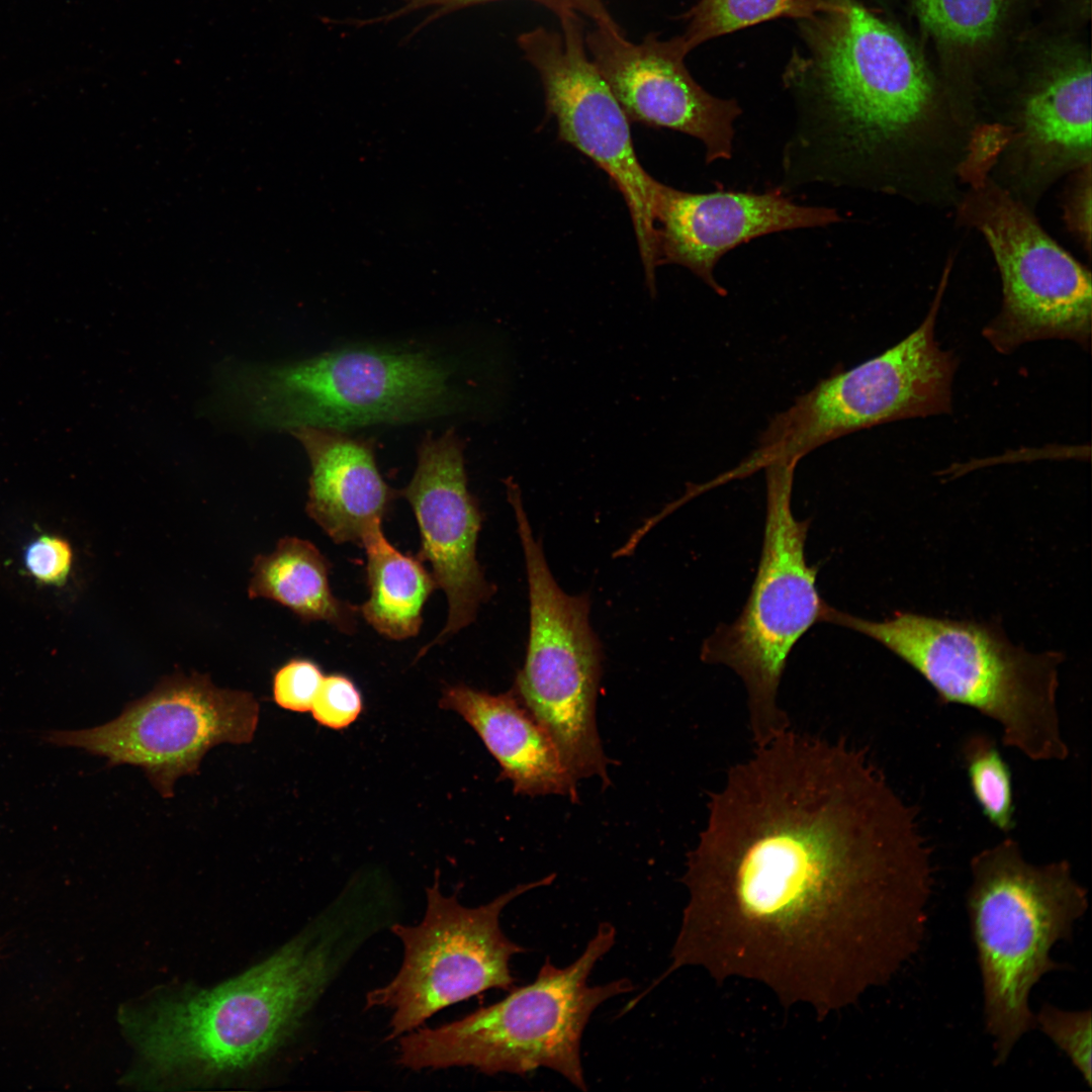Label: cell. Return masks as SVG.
Returning a JSON list of instances; mask_svg holds the SVG:
<instances>
[{
	"mask_svg": "<svg viewBox=\"0 0 1092 1092\" xmlns=\"http://www.w3.org/2000/svg\"><path fill=\"white\" fill-rule=\"evenodd\" d=\"M707 809L658 981L696 967L825 1016L922 946L931 848L915 807L863 748L789 728L732 765Z\"/></svg>",
	"mask_w": 1092,
	"mask_h": 1092,
	"instance_id": "obj_1",
	"label": "cell"
},
{
	"mask_svg": "<svg viewBox=\"0 0 1092 1092\" xmlns=\"http://www.w3.org/2000/svg\"><path fill=\"white\" fill-rule=\"evenodd\" d=\"M384 900L349 883L272 956L213 989L160 998L126 1026L154 1075L213 1079L278 1052L358 951L389 928Z\"/></svg>",
	"mask_w": 1092,
	"mask_h": 1092,
	"instance_id": "obj_2",
	"label": "cell"
},
{
	"mask_svg": "<svg viewBox=\"0 0 1092 1092\" xmlns=\"http://www.w3.org/2000/svg\"><path fill=\"white\" fill-rule=\"evenodd\" d=\"M451 370L427 350L355 346L283 363L225 361L210 411L258 430L398 424L445 412Z\"/></svg>",
	"mask_w": 1092,
	"mask_h": 1092,
	"instance_id": "obj_3",
	"label": "cell"
},
{
	"mask_svg": "<svg viewBox=\"0 0 1092 1092\" xmlns=\"http://www.w3.org/2000/svg\"><path fill=\"white\" fill-rule=\"evenodd\" d=\"M824 622L882 644L917 671L940 703L972 708L996 722L1004 744L1027 758L1069 755L1057 702L1060 652H1029L993 622L910 612L871 621L831 606Z\"/></svg>",
	"mask_w": 1092,
	"mask_h": 1092,
	"instance_id": "obj_4",
	"label": "cell"
},
{
	"mask_svg": "<svg viewBox=\"0 0 1092 1092\" xmlns=\"http://www.w3.org/2000/svg\"><path fill=\"white\" fill-rule=\"evenodd\" d=\"M967 911L983 986V1015L994 1064L1004 1065L1036 1028L1032 988L1063 966L1051 957L1073 937L1089 906L1088 892L1067 859L1032 863L1011 836L970 861Z\"/></svg>",
	"mask_w": 1092,
	"mask_h": 1092,
	"instance_id": "obj_5",
	"label": "cell"
},
{
	"mask_svg": "<svg viewBox=\"0 0 1092 1092\" xmlns=\"http://www.w3.org/2000/svg\"><path fill=\"white\" fill-rule=\"evenodd\" d=\"M615 939V927L603 922L569 966L557 968L547 959L535 981L512 988L504 999L457 1020L399 1036L398 1064L414 1071L469 1067L488 1076H523L547 1068L586 1091L580 1060L585 1025L603 1002L634 989L628 979L587 985L594 967Z\"/></svg>",
	"mask_w": 1092,
	"mask_h": 1092,
	"instance_id": "obj_6",
	"label": "cell"
},
{
	"mask_svg": "<svg viewBox=\"0 0 1092 1092\" xmlns=\"http://www.w3.org/2000/svg\"><path fill=\"white\" fill-rule=\"evenodd\" d=\"M810 19V72L823 107L826 159L851 166L900 146L929 121L936 88L894 25L855 0ZM856 162V163H857Z\"/></svg>",
	"mask_w": 1092,
	"mask_h": 1092,
	"instance_id": "obj_7",
	"label": "cell"
},
{
	"mask_svg": "<svg viewBox=\"0 0 1092 1092\" xmlns=\"http://www.w3.org/2000/svg\"><path fill=\"white\" fill-rule=\"evenodd\" d=\"M798 462L765 466L766 517L761 556L748 600L732 624H721L704 642L701 657L723 664L742 680L754 746L791 727L779 704L788 657L798 640L824 622L829 605L820 597L818 568L805 557L809 521L791 510Z\"/></svg>",
	"mask_w": 1092,
	"mask_h": 1092,
	"instance_id": "obj_8",
	"label": "cell"
},
{
	"mask_svg": "<svg viewBox=\"0 0 1092 1092\" xmlns=\"http://www.w3.org/2000/svg\"><path fill=\"white\" fill-rule=\"evenodd\" d=\"M948 273L915 331L880 355L831 373L777 414L733 468L735 475L746 477L779 461L799 462L830 441L881 424L950 413L958 361L934 337Z\"/></svg>",
	"mask_w": 1092,
	"mask_h": 1092,
	"instance_id": "obj_9",
	"label": "cell"
},
{
	"mask_svg": "<svg viewBox=\"0 0 1092 1092\" xmlns=\"http://www.w3.org/2000/svg\"><path fill=\"white\" fill-rule=\"evenodd\" d=\"M525 557L530 601L526 659L512 692L553 741L577 782L610 784L596 724L601 647L588 621L589 601L555 581L533 535L520 493L509 496Z\"/></svg>",
	"mask_w": 1092,
	"mask_h": 1092,
	"instance_id": "obj_10",
	"label": "cell"
},
{
	"mask_svg": "<svg viewBox=\"0 0 1092 1092\" xmlns=\"http://www.w3.org/2000/svg\"><path fill=\"white\" fill-rule=\"evenodd\" d=\"M555 877L518 885L486 904L468 907L455 895L442 893L437 873L426 890L422 921H396L389 928L403 950L397 973L365 997V1009L390 1011L386 1039L398 1038L443 1009L487 990L510 991L516 981L511 960L526 949L506 936L500 914L513 900L552 884Z\"/></svg>",
	"mask_w": 1092,
	"mask_h": 1092,
	"instance_id": "obj_11",
	"label": "cell"
},
{
	"mask_svg": "<svg viewBox=\"0 0 1092 1092\" xmlns=\"http://www.w3.org/2000/svg\"><path fill=\"white\" fill-rule=\"evenodd\" d=\"M972 218L987 240L1002 279L1000 312L983 336L1001 354L1038 340L1060 339L1089 350L1091 275L1061 248L1008 193L970 180Z\"/></svg>",
	"mask_w": 1092,
	"mask_h": 1092,
	"instance_id": "obj_12",
	"label": "cell"
},
{
	"mask_svg": "<svg viewBox=\"0 0 1092 1092\" xmlns=\"http://www.w3.org/2000/svg\"><path fill=\"white\" fill-rule=\"evenodd\" d=\"M258 721L251 693L218 688L207 674L175 673L110 722L50 731L44 739L106 757L108 765L139 766L162 797L171 798L176 781L195 774L210 748L250 743Z\"/></svg>",
	"mask_w": 1092,
	"mask_h": 1092,
	"instance_id": "obj_13",
	"label": "cell"
},
{
	"mask_svg": "<svg viewBox=\"0 0 1092 1092\" xmlns=\"http://www.w3.org/2000/svg\"><path fill=\"white\" fill-rule=\"evenodd\" d=\"M561 32L539 26L518 36L525 59L544 88L547 112L557 120L558 139L588 157L612 180L628 206L646 284L656 293L655 207L661 184L641 166L630 120L587 57L577 12L557 16Z\"/></svg>",
	"mask_w": 1092,
	"mask_h": 1092,
	"instance_id": "obj_14",
	"label": "cell"
},
{
	"mask_svg": "<svg viewBox=\"0 0 1092 1092\" xmlns=\"http://www.w3.org/2000/svg\"><path fill=\"white\" fill-rule=\"evenodd\" d=\"M464 445L454 430L428 433L418 449V463L401 494L418 522L421 548L438 588L449 606L445 628L425 650L457 633L476 617L493 594L476 558L482 513L467 486Z\"/></svg>",
	"mask_w": 1092,
	"mask_h": 1092,
	"instance_id": "obj_15",
	"label": "cell"
},
{
	"mask_svg": "<svg viewBox=\"0 0 1092 1092\" xmlns=\"http://www.w3.org/2000/svg\"><path fill=\"white\" fill-rule=\"evenodd\" d=\"M585 46L630 122L700 140L707 163L731 157L733 122L741 110L735 100L715 97L693 79L677 37L660 40L650 33L634 43L624 33L597 27Z\"/></svg>",
	"mask_w": 1092,
	"mask_h": 1092,
	"instance_id": "obj_16",
	"label": "cell"
},
{
	"mask_svg": "<svg viewBox=\"0 0 1092 1092\" xmlns=\"http://www.w3.org/2000/svg\"><path fill=\"white\" fill-rule=\"evenodd\" d=\"M838 220L832 208L799 205L777 191L691 193L662 184L655 207L657 263L686 267L725 295L714 269L727 252L764 235Z\"/></svg>",
	"mask_w": 1092,
	"mask_h": 1092,
	"instance_id": "obj_17",
	"label": "cell"
},
{
	"mask_svg": "<svg viewBox=\"0 0 1092 1092\" xmlns=\"http://www.w3.org/2000/svg\"><path fill=\"white\" fill-rule=\"evenodd\" d=\"M289 432L310 462L307 515L335 543L362 547L395 497L378 470L372 442L331 428L301 426Z\"/></svg>",
	"mask_w": 1092,
	"mask_h": 1092,
	"instance_id": "obj_18",
	"label": "cell"
},
{
	"mask_svg": "<svg viewBox=\"0 0 1092 1092\" xmlns=\"http://www.w3.org/2000/svg\"><path fill=\"white\" fill-rule=\"evenodd\" d=\"M439 707L460 715L477 733L516 794L578 801L576 781L545 730L511 691L491 695L463 684L443 690Z\"/></svg>",
	"mask_w": 1092,
	"mask_h": 1092,
	"instance_id": "obj_19",
	"label": "cell"
},
{
	"mask_svg": "<svg viewBox=\"0 0 1092 1092\" xmlns=\"http://www.w3.org/2000/svg\"><path fill=\"white\" fill-rule=\"evenodd\" d=\"M1060 49L1026 95L1019 136L1042 165L1090 164V58L1077 47Z\"/></svg>",
	"mask_w": 1092,
	"mask_h": 1092,
	"instance_id": "obj_20",
	"label": "cell"
},
{
	"mask_svg": "<svg viewBox=\"0 0 1092 1092\" xmlns=\"http://www.w3.org/2000/svg\"><path fill=\"white\" fill-rule=\"evenodd\" d=\"M331 568V562L310 541L284 537L272 553L254 559L249 598L275 601L303 622L325 621L352 633L359 607L333 595Z\"/></svg>",
	"mask_w": 1092,
	"mask_h": 1092,
	"instance_id": "obj_21",
	"label": "cell"
},
{
	"mask_svg": "<svg viewBox=\"0 0 1092 1092\" xmlns=\"http://www.w3.org/2000/svg\"><path fill=\"white\" fill-rule=\"evenodd\" d=\"M381 525L372 528L362 543L370 596L359 613L379 634L403 640L419 633L424 606L438 586L423 561L396 549Z\"/></svg>",
	"mask_w": 1092,
	"mask_h": 1092,
	"instance_id": "obj_22",
	"label": "cell"
},
{
	"mask_svg": "<svg viewBox=\"0 0 1092 1092\" xmlns=\"http://www.w3.org/2000/svg\"><path fill=\"white\" fill-rule=\"evenodd\" d=\"M923 30L947 57L973 62L1001 36L1012 0H912Z\"/></svg>",
	"mask_w": 1092,
	"mask_h": 1092,
	"instance_id": "obj_23",
	"label": "cell"
},
{
	"mask_svg": "<svg viewBox=\"0 0 1092 1092\" xmlns=\"http://www.w3.org/2000/svg\"><path fill=\"white\" fill-rule=\"evenodd\" d=\"M836 0H701L684 17L685 33L677 36L689 54L717 36L780 18L812 19L837 7Z\"/></svg>",
	"mask_w": 1092,
	"mask_h": 1092,
	"instance_id": "obj_24",
	"label": "cell"
},
{
	"mask_svg": "<svg viewBox=\"0 0 1092 1092\" xmlns=\"http://www.w3.org/2000/svg\"><path fill=\"white\" fill-rule=\"evenodd\" d=\"M964 759L972 794L983 815L1008 835L1015 826L1012 776L997 745L987 735L967 738Z\"/></svg>",
	"mask_w": 1092,
	"mask_h": 1092,
	"instance_id": "obj_25",
	"label": "cell"
},
{
	"mask_svg": "<svg viewBox=\"0 0 1092 1092\" xmlns=\"http://www.w3.org/2000/svg\"><path fill=\"white\" fill-rule=\"evenodd\" d=\"M1035 1014L1036 1027L1063 1052L1085 1083L1092 1086V1017L1090 1009L1064 1010L1043 1003Z\"/></svg>",
	"mask_w": 1092,
	"mask_h": 1092,
	"instance_id": "obj_26",
	"label": "cell"
},
{
	"mask_svg": "<svg viewBox=\"0 0 1092 1092\" xmlns=\"http://www.w3.org/2000/svg\"><path fill=\"white\" fill-rule=\"evenodd\" d=\"M363 707L356 684L343 673H332L324 676L309 712L318 725L342 730L359 718Z\"/></svg>",
	"mask_w": 1092,
	"mask_h": 1092,
	"instance_id": "obj_27",
	"label": "cell"
},
{
	"mask_svg": "<svg viewBox=\"0 0 1092 1092\" xmlns=\"http://www.w3.org/2000/svg\"><path fill=\"white\" fill-rule=\"evenodd\" d=\"M324 676L316 662L307 658H292L273 675V701L287 711L309 712Z\"/></svg>",
	"mask_w": 1092,
	"mask_h": 1092,
	"instance_id": "obj_28",
	"label": "cell"
},
{
	"mask_svg": "<svg viewBox=\"0 0 1092 1092\" xmlns=\"http://www.w3.org/2000/svg\"><path fill=\"white\" fill-rule=\"evenodd\" d=\"M23 558L26 570L36 581L62 585L72 571L74 554L67 540L43 534L25 547Z\"/></svg>",
	"mask_w": 1092,
	"mask_h": 1092,
	"instance_id": "obj_29",
	"label": "cell"
},
{
	"mask_svg": "<svg viewBox=\"0 0 1092 1092\" xmlns=\"http://www.w3.org/2000/svg\"><path fill=\"white\" fill-rule=\"evenodd\" d=\"M503 0H399L401 3L398 8L388 13L367 19H349L345 22L355 26H365L374 24H384L392 20L398 19L410 13L418 10L431 9L429 16L423 20L418 27L412 32V35L418 32L423 27L429 25L431 22L446 16L457 10L468 8L474 5L485 4L489 2H496ZM543 5V0H530Z\"/></svg>",
	"mask_w": 1092,
	"mask_h": 1092,
	"instance_id": "obj_30",
	"label": "cell"
},
{
	"mask_svg": "<svg viewBox=\"0 0 1092 1092\" xmlns=\"http://www.w3.org/2000/svg\"><path fill=\"white\" fill-rule=\"evenodd\" d=\"M543 6L552 10L557 16L564 11L574 10L590 17L598 27L616 33H623L603 0H543Z\"/></svg>",
	"mask_w": 1092,
	"mask_h": 1092,
	"instance_id": "obj_31",
	"label": "cell"
},
{
	"mask_svg": "<svg viewBox=\"0 0 1092 1092\" xmlns=\"http://www.w3.org/2000/svg\"><path fill=\"white\" fill-rule=\"evenodd\" d=\"M1082 187L1077 190L1076 195L1071 201V205L1068 207V215L1070 224L1076 230L1077 234L1086 238L1087 244L1090 242V208H1091V194H1090V181L1087 185L1082 184Z\"/></svg>",
	"mask_w": 1092,
	"mask_h": 1092,
	"instance_id": "obj_32",
	"label": "cell"
}]
</instances>
